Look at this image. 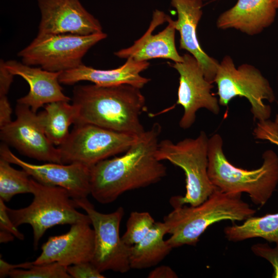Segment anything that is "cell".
<instances>
[{"mask_svg":"<svg viewBox=\"0 0 278 278\" xmlns=\"http://www.w3.org/2000/svg\"><path fill=\"white\" fill-rule=\"evenodd\" d=\"M33 265L32 262H26L18 264H11L0 258V277L3 278L9 275L10 272L15 269H27Z\"/></svg>","mask_w":278,"mask_h":278,"instance_id":"33","label":"cell"},{"mask_svg":"<svg viewBox=\"0 0 278 278\" xmlns=\"http://www.w3.org/2000/svg\"><path fill=\"white\" fill-rule=\"evenodd\" d=\"M37 3L41 15L39 35L102 32L99 21L79 0H37Z\"/></svg>","mask_w":278,"mask_h":278,"instance_id":"14","label":"cell"},{"mask_svg":"<svg viewBox=\"0 0 278 278\" xmlns=\"http://www.w3.org/2000/svg\"><path fill=\"white\" fill-rule=\"evenodd\" d=\"M72 101L78 109L74 125L92 124L135 135L145 131L140 116L147 108L138 88L127 84L78 85L73 90Z\"/></svg>","mask_w":278,"mask_h":278,"instance_id":"2","label":"cell"},{"mask_svg":"<svg viewBox=\"0 0 278 278\" xmlns=\"http://www.w3.org/2000/svg\"><path fill=\"white\" fill-rule=\"evenodd\" d=\"M91 221L71 224L67 233L50 236L41 247V254L33 261L39 265L53 262L68 267L91 262L95 246V232Z\"/></svg>","mask_w":278,"mask_h":278,"instance_id":"16","label":"cell"},{"mask_svg":"<svg viewBox=\"0 0 278 278\" xmlns=\"http://www.w3.org/2000/svg\"><path fill=\"white\" fill-rule=\"evenodd\" d=\"M16 118L0 127V138L22 154L39 161L61 163L58 148L49 141L29 107L17 103Z\"/></svg>","mask_w":278,"mask_h":278,"instance_id":"12","label":"cell"},{"mask_svg":"<svg viewBox=\"0 0 278 278\" xmlns=\"http://www.w3.org/2000/svg\"><path fill=\"white\" fill-rule=\"evenodd\" d=\"M223 141L218 134L208 139L209 178L220 191L248 194L256 205H264L271 198L278 183V156L272 150L265 151L262 166L256 169L237 167L227 159L223 151Z\"/></svg>","mask_w":278,"mask_h":278,"instance_id":"4","label":"cell"},{"mask_svg":"<svg viewBox=\"0 0 278 278\" xmlns=\"http://www.w3.org/2000/svg\"><path fill=\"white\" fill-rule=\"evenodd\" d=\"M148 278H176L178 275L171 268L162 265L152 270L148 275Z\"/></svg>","mask_w":278,"mask_h":278,"instance_id":"34","label":"cell"},{"mask_svg":"<svg viewBox=\"0 0 278 278\" xmlns=\"http://www.w3.org/2000/svg\"><path fill=\"white\" fill-rule=\"evenodd\" d=\"M251 249L255 255L266 259L272 265L274 270L272 277L278 278V244L272 248L267 244L257 243Z\"/></svg>","mask_w":278,"mask_h":278,"instance_id":"28","label":"cell"},{"mask_svg":"<svg viewBox=\"0 0 278 278\" xmlns=\"http://www.w3.org/2000/svg\"><path fill=\"white\" fill-rule=\"evenodd\" d=\"M67 267L57 262L33 264L27 269H15L9 275L12 278H72Z\"/></svg>","mask_w":278,"mask_h":278,"instance_id":"26","label":"cell"},{"mask_svg":"<svg viewBox=\"0 0 278 278\" xmlns=\"http://www.w3.org/2000/svg\"><path fill=\"white\" fill-rule=\"evenodd\" d=\"M4 65L14 76H20L28 82V93L18 99L17 103L29 107L33 112L50 102L71 100L63 93L60 85L59 77L61 72L48 71L12 60L5 62Z\"/></svg>","mask_w":278,"mask_h":278,"instance_id":"18","label":"cell"},{"mask_svg":"<svg viewBox=\"0 0 278 278\" xmlns=\"http://www.w3.org/2000/svg\"><path fill=\"white\" fill-rule=\"evenodd\" d=\"M32 202L20 209L7 207V212L16 227L30 224L33 229V247L49 228L59 224L91 221L87 214L77 210L75 201L65 188L42 184L33 179Z\"/></svg>","mask_w":278,"mask_h":278,"instance_id":"6","label":"cell"},{"mask_svg":"<svg viewBox=\"0 0 278 278\" xmlns=\"http://www.w3.org/2000/svg\"><path fill=\"white\" fill-rule=\"evenodd\" d=\"M14 236L11 233L4 230L0 231V242L7 243L14 239Z\"/></svg>","mask_w":278,"mask_h":278,"instance_id":"35","label":"cell"},{"mask_svg":"<svg viewBox=\"0 0 278 278\" xmlns=\"http://www.w3.org/2000/svg\"><path fill=\"white\" fill-rule=\"evenodd\" d=\"M67 271L73 278L105 277L91 262L69 266L67 268Z\"/></svg>","mask_w":278,"mask_h":278,"instance_id":"29","label":"cell"},{"mask_svg":"<svg viewBox=\"0 0 278 278\" xmlns=\"http://www.w3.org/2000/svg\"><path fill=\"white\" fill-rule=\"evenodd\" d=\"M147 61H136L131 58L116 68L103 70L95 69L82 64L78 67L61 72L59 80L60 83L72 85L81 81H88L104 86L124 84L142 89L150 80L140 73L149 66Z\"/></svg>","mask_w":278,"mask_h":278,"instance_id":"19","label":"cell"},{"mask_svg":"<svg viewBox=\"0 0 278 278\" xmlns=\"http://www.w3.org/2000/svg\"><path fill=\"white\" fill-rule=\"evenodd\" d=\"M0 158V198L9 202L18 194L32 193L33 178L24 169L17 170Z\"/></svg>","mask_w":278,"mask_h":278,"instance_id":"24","label":"cell"},{"mask_svg":"<svg viewBox=\"0 0 278 278\" xmlns=\"http://www.w3.org/2000/svg\"><path fill=\"white\" fill-rule=\"evenodd\" d=\"M208 138L204 131L195 138H186L177 143L165 139L159 143L157 159L168 161L184 171L186 193L184 196L172 197L173 205L197 206L214 192L216 187L211 181L207 172Z\"/></svg>","mask_w":278,"mask_h":278,"instance_id":"5","label":"cell"},{"mask_svg":"<svg viewBox=\"0 0 278 278\" xmlns=\"http://www.w3.org/2000/svg\"><path fill=\"white\" fill-rule=\"evenodd\" d=\"M44 108L43 111L37 114L38 119L49 141L58 147L70 134V126L75 124L77 118V108L66 101L50 102Z\"/></svg>","mask_w":278,"mask_h":278,"instance_id":"22","label":"cell"},{"mask_svg":"<svg viewBox=\"0 0 278 278\" xmlns=\"http://www.w3.org/2000/svg\"><path fill=\"white\" fill-rule=\"evenodd\" d=\"M278 104V102H277ZM275 121L278 124V114H277L275 116Z\"/></svg>","mask_w":278,"mask_h":278,"instance_id":"37","label":"cell"},{"mask_svg":"<svg viewBox=\"0 0 278 278\" xmlns=\"http://www.w3.org/2000/svg\"><path fill=\"white\" fill-rule=\"evenodd\" d=\"M201 1H202V2H203V1H207V0H201Z\"/></svg>","mask_w":278,"mask_h":278,"instance_id":"38","label":"cell"},{"mask_svg":"<svg viewBox=\"0 0 278 278\" xmlns=\"http://www.w3.org/2000/svg\"><path fill=\"white\" fill-rule=\"evenodd\" d=\"M182 57V62L168 63L179 74L176 104L183 108L184 113L179 126L186 129L195 123L196 112L199 109L205 108L217 115L220 107L218 99L211 93L213 85L205 78L197 59L190 54H185Z\"/></svg>","mask_w":278,"mask_h":278,"instance_id":"11","label":"cell"},{"mask_svg":"<svg viewBox=\"0 0 278 278\" xmlns=\"http://www.w3.org/2000/svg\"><path fill=\"white\" fill-rule=\"evenodd\" d=\"M161 131L160 124L154 123L124 154L91 167V195L96 201L112 203L124 193L156 183L166 176V167L155 157Z\"/></svg>","mask_w":278,"mask_h":278,"instance_id":"1","label":"cell"},{"mask_svg":"<svg viewBox=\"0 0 278 278\" xmlns=\"http://www.w3.org/2000/svg\"><path fill=\"white\" fill-rule=\"evenodd\" d=\"M107 37L103 32L88 36L37 34L18 56L26 65H39L48 71L63 72L83 64L82 58L88 51Z\"/></svg>","mask_w":278,"mask_h":278,"instance_id":"8","label":"cell"},{"mask_svg":"<svg viewBox=\"0 0 278 278\" xmlns=\"http://www.w3.org/2000/svg\"><path fill=\"white\" fill-rule=\"evenodd\" d=\"M5 201L0 198V229L8 231L20 240H24V235L19 231L10 218L7 210Z\"/></svg>","mask_w":278,"mask_h":278,"instance_id":"30","label":"cell"},{"mask_svg":"<svg viewBox=\"0 0 278 278\" xmlns=\"http://www.w3.org/2000/svg\"><path fill=\"white\" fill-rule=\"evenodd\" d=\"M75 201L89 216L94 230V251L91 262L101 273L129 271L130 246L124 243L119 234L124 208L120 206L112 213L105 214L97 211L87 198Z\"/></svg>","mask_w":278,"mask_h":278,"instance_id":"10","label":"cell"},{"mask_svg":"<svg viewBox=\"0 0 278 278\" xmlns=\"http://www.w3.org/2000/svg\"><path fill=\"white\" fill-rule=\"evenodd\" d=\"M5 61L0 62V96H7L14 75L9 72L4 65Z\"/></svg>","mask_w":278,"mask_h":278,"instance_id":"31","label":"cell"},{"mask_svg":"<svg viewBox=\"0 0 278 278\" xmlns=\"http://www.w3.org/2000/svg\"><path fill=\"white\" fill-rule=\"evenodd\" d=\"M176 28L174 21L163 11L155 9L145 33L131 46L114 53L120 58H131L136 61H148L154 58L183 61L175 45Z\"/></svg>","mask_w":278,"mask_h":278,"instance_id":"15","label":"cell"},{"mask_svg":"<svg viewBox=\"0 0 278 278\" xmlns=\"http://www.w3.org/2000/svg\"><path fill=\"white\" fill-rule=\"evenodd\" d=\"M275 8L278 9V0H271Z\"/></svg>","mask_w":278,"mask_h":278,"instance_id":"36","label":"cell"},{"mask_svg":"<svg viewBox=\"0 0 278 278\" xmlns=\"http://www.w3.org/2000/svg\"><path fill=\"white\" fill-rule=\"evenodd\" d=\"M12 109L7 96H0V127L11 121Z\"/></svg>","mask_w":278,"mask_h":278,"instance_id":"32","label":"cell"},{"mask_svg":"<svg viewBox=\"0 0 278 278\" xmlns=\"http://www.w3.org/2000/svg\"><path fill=\"white\" fill-rule=\"evenodd\" d=\"M253 134L257 139L268 141L278 146V124L275 121H258Z\"/></svg>","mask_w":278,"mask_h":278,"instance_id":"27","label":"cell"},{"mask_svg":"<svg viewBox=\"0 0 278 278\" xmlns=\"http://www.w3.org/2000/svg\"><path fill=\"white\" fill-rule=\"evenodd\" d=\"M276 10L271 0H237L234 6L218 16L217 27L256 35L273 23Z\"/></svg>","mask_w":278,"mask_h":278,"instance_id":"20","label":"cell"},{"mask_svg":"<svg viewBox=\"0 0 278 278\" xmlns=\"http://www.w3.org/2000/svg\"><path fill=\"white\" fill-rule=\"evenodd\" d=\"M214 82L217 85L219 103L227 106L237 96L247 98L250 103L254 119H269L271 109L264 100H275L273 91L268 80L253 65L242 64L236 67L229 56L219 63Z\"/></svg>","mask_w":278,"mask_h":278,"instance_id":"7","label":"cell"},{"mask_svg":"<svg viewBox=\"0 0 278 278\" xmlns=\"http://www.w3.org/2000/svg\"><path fill=\"white\" fill-rule=\"evenodd\" d=\"M155 221L147 212H132L126 224V230L121 239L128 246H133L143 239L149 232Z\"/></svg>","mask_w":278,"mask_h":278,"instance_id":"25","label":"cell"},{"mask_svg":"<svg viewBox=\"0 0 278 278\" xmlns=\"http://www.w3.org/2000/svg\"><path fill=\"white\" fill-rule=\"evenodd\" d=\"M241 194L224 193L217 188L204 202L197 206H172L163 222L170 237L166 240L173 249L196 245L200 236L213 223L222 220L244 221L256 210L241 198Z\"/></svg>","mask_w":278,"mask_h":278,"instance_id":"3","label":"cell"},{"mask_svg":"<svg viewBox=\"0 0 278 278\" xmlns=\"http://www.w3.org/2000/svg\"><path fill=\"white\" fill-rule=\"evenodd\" d=\"M224 233L227 239L232 241L260 237L278 244V213L261 217L251 216L241 224H233L225 227Z\"/></svg>","mask_w":278,"mask_h":278,"instance_id":"23","label":"cell"},{"mask_svg":"<svg viewBox=\"0 0 278 278\" xmlns=\"http://www.w3.org/2000/svg\"><path fill=\"white\" fill-rule=\"evenodd\" d=\"M0 158L20 166L42 184L65 188L75 200L86 198L91 194V167L85 165L78 163H29L15 155L4 143L0 146Z\"/></svg>","mask_w":278,"mask_h":278,"instance_id":"13","label":"cell"},{"mask_svg":"<svg viewBox=\"0 0 278 278\" xmlns=\"http://www.w3.org/2000/svg\"><path fill=\"white\" fill-rule=\"evenodd\" d=\"M167 234L163 222H155L147 235L136 244L130 246L131 269H142L155 266L170 252L172 248L164 236Z\"/></svg>","mask_w":278,"mask_h":278,"instance_id":"21","label":"cell"},{"mask_svg":"<svg viewBox=\"0 0 278 278\" xmlns=\"http://www.w3.org/2000/svg\"><path fill=\"white\" fill-rule=\"evenodd\" d=\"M170 2L178 14L174 25L180 33V49L187 50L197 59L205 78L213 83L219 63L202 49L197 33V26L203 14V2L201 0H170Z\"/></svg>","mask_w":278,"mask_h":278,"instance_id":"17","label":"cell"},{"mask_svg":"<svg viewBox=\"0 0 278 278\" xmlns=\"http://www.w3.org/2000/svg\"><path fill=\"white\" fill-rule=\"evenodd\" d=\"M138 136L92 124L74 125L65 142L58 147L61 163H78L92 167L111 156L125 152Z\"/></svg>","mask_w":278,"mask_h":278,"instance_id":"9","label":"cell"}]
</instances>
